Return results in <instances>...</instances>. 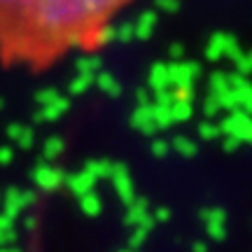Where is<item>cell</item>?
<instances>
[{
    "label": "cell",
    "mask_w": 252,
    "mask_h": 252,
    "mask_svg": "<svg viewBox=\"0 0 252 252\" xmlns=\"http://www.w3.org/2000/svg\"><path fill=\"white\" fill-rule=\"evenodd\" d=\"M222 133H229L231 140H238V143H252V117L245 115V112H238L234 117H229L226 124L220 126Z\"/></svg>",
    "instance_id": "cell-1"
}]
</instances>
